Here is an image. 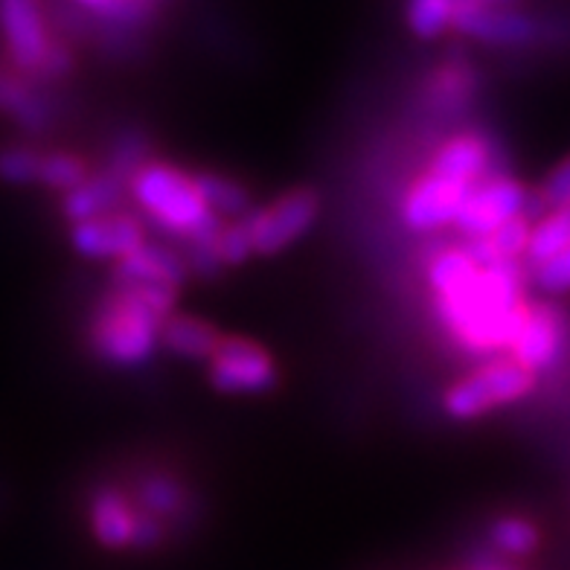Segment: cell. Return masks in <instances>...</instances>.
Instances as JSON below:
<instances>
[{"mask_svg": "<svg viewBox=\"0 0 570 570\" xmlns=\"http://www.w3.org/2000/svg\"><path fill=\"white\" fill-rule=\"evenodd\" d=\"M524 271L515 263L483 268L465 292L440 301V315L465 346L472 350H503L515 344V335L527 317Z\"/></svg>", "mask_w": 570, "mask_h": 570, "instance_id": "obj_1", "label": "cell"}, {"mask_svg": "<svg viewBox=\"0 0 570 570\" xmlns=\"http://www.w3.org/2000/svg\"><path fill=\"white\" fill-rule=\"evenodd\" d=\"M173 288H120L102 306L94 326V346L111 364L135 367L158 350L164 323L173 317Z\"/></svg>", "mask_w": 570, "mask_h": 570, "instance_id": "obj_2", "label": "cell"}, {"mask_svg": "<svg viewBox=\"0 0 570 570\" xmlns=\"http://www.w3.org/2000/svg\"><path fill=\"white\" fill-rule=\"evenodd\" d=\"M131 193L142 210L169 233H180L189 242L218 239L222 233L218 216H213L198 193L196 178H187L173 166H140V173L131 178Z\"/></svg>", "mask_w": 570, "mask_h": 570, "instance_id": "obj_3", "label": "cell"}, {"mask_svg": "<svg viewBox=\"0 0 570 570\" xmlns=\"http://www.w3.org/2000/svg\"><path fill=\"white\" fill-rule=\"evenodd\" d=\"M533 391V373L518 361H495L460 379L443 399L451 420H474L492 407L510 405Z\"/></svg>", "mask_w": 570, "mask_h": 570, "instance_id": "obj_4", "label": "cell"}, {"mask_svg": "<svg viewBox=\"0 0 570 570\" xmlns=\"http://www.w3.org/2000/svg\"><path fill=\"white\" fill-rule=\"evenodd\" d=\"M530 207H539V204L518 180L495 175V178L483 180L469 193L454 225L469 242L483 239V236L501 230L503 225H510L515 218H527L524 213Z\"/></svg>", "mask_w": 570, "mask_h": 570, "instance_id": "obj_5", "label": "cell"}, {"mask_svg": "<svg viewBox=\"0 0 570 570\" xmlns=\"http://www.w3.org/2000/svg\"><path fill=\"white\" fill-rule=\"evenodd\" d=\"M321 202L312 189H292L265 210L250 213V233H254V250L259 256L279 254L297 242L308 227L315 225Z\"/></svg>", "mask_w": 570, "mask_h": 570, "instance_id": "obj_6", "label": "cell"}, {"mask_svg": "<svg viewBox=\"0 0 570 570\" xmlns=\"http://www.w3.org/2000/svg\"><path fill=\"white\" fill-rule=\"evenodd\" d=\"M210 382L216 391L230 396L265 393L277 384V370L271 355L254 341L225 338L210 358Z\"/></svg>", "mask_w": 570, "mask_h": 570, "instance_id": "obj_7", "label": "cell"}, {"mask_svg": "<svg viewBox=\"0 0 570 570\" xmlns=\"http://www.w3.org/2000/svg\"><path fill=\"white\" fill-rule=\"evenodd\" d=\"M472 189L474 187H465V184H458V180H445L440 175L428 173L407 193L405 207H402L405 225L420 233L454 225Z\"/></svg>", "mask_w": 570, "mask_h": 570, "instance_id": "obj_8", "label": "cell"}, {"mask_svg": "<svg viewBox=\"0 0 570 570\" xmlns=\"http://www.w3.org/2000/svg\"><path fill=\"white\" fill-rule=\"evenodd\" d=\"M70 242L88 259H117V263H122L126 256L146 245L140 222L128 213H108V216L73 225Z\"/></svg>", "mask_w": 570, "mask_h": 570, "instance_id": "obj_9", "label": "cell"}, {"mask_svg": "<svg viewBox=\"0 0 570 570\" xmlns=\"http://www.w3.org/2000/svg\"><path fill=\"white\" fill-rule=\"evenodd\" d=\"M564 344V317L562 312L550 303L527 308V317L512 344V361L521 367L535 373V370H548Z\"/></svg>", "mask_w": 570, "mask_h": 570, "instance_id": "obj_10", "label": "cell"}, {"mask_svg": "<svg viewBox=\"0 0 570 570\" xmlns=\"http://www.w3.org/2000/svg\"><path fill=\"white\" fill-rule=\"evenodd\" d=\"M0 30L7 38L12 61L23 70H38L45 65L50 53V41H47L45 18L41 9L30 0H7L0 3Z\"/></svg>", "mask_w": 570, "mask_h": 570, "instance_id": "obj_11", "label": "cell"}, {"mask_svg": "<svg viewBox=\"0 0 570 570\" xmlns=\"http://www.w3.org/2000/svg\"><path fill=\"white\" fill-rule=\"evenodd\" d=\"M454 30L465 36L481 38L489 45H518L533 32V23L527 21L518 9L503 3H454Z\"/></svg>", "mask_w": 570, "mask_h": 570, "instance_id": "obj_12", "label": "cell"}, {"mask_svg": "<svg viewBox=\"0 0 570 570\" xmlns=\"http://www.w3.org/2000/svg\"><path fill=\"white\" fill-rule=\"evenodd\" d=\"M184 277H187L184 259L160 245H142L114 268V283L120 288H173L178 292Z\"/></svg>", "mask_w": 570, "mask_h": 570, "instance_id": "obj_13", "label": "cell"}, {"mask_svg": "<svg viewBox=\"0 0 570 570\" xmlns=\"http://www.w3.org/2000/svg\"><path fill=\"white\" fill-rule=\"evenodd\" d=\"M489 166V146L474 135L454 137L436 151L431 173L445 180H458L465 187H478V180L487 175Z\"/></svg>", "mask_w": 570, "mask_h": 570, "instance_id": "obj_14", "label": "cell"}, {"mask_svg": "<svg viewBox=\"0 0 570 570\" xmlns=\"http://www.w3.org/2000/svg\"><path fill=\"white\" fill-rule=\"evenodd\" d=\"M140 515L117 492H99L90 503V527L106 548H135Z\"/></svg>", "mask_w": 570, "mask_h": 570, "instance_id": "obj_15", "label": "cell"}, {"mask_svg": "<svg viewBox=\"0 0 570 570\" xmlns=\"http://www.w3.org/2000/svg\"><path fill=\"white\" fill-rule=\"evenodd\" d=\"M120 196L122 175L108 169V173L94 175V178L85 180L82 187L68 193V196H65V204H61V210H65V216H68L73 225H82V222H90V218L114 213V204L120 202Z\"/></svg>", "mask_w": 570, "mask_h": 570, "instance_id": "obj_16", "label": "cell"}, {"mask_svg": "<svg viewBox=\"0 0 570 570\" xmlns=\"http://www.w3.org/2000/svg\"><path fill=\"white\" fill-rule=\"evenodd\" d=\"M530 222L527 218H515L510 225H503L501 230L489 233L483 239H472L463 248V254L472 259L478 268H492V265L501 263H515L518 256L527 254V245H530Z\"/></svg>", "mask_w": 570, "mask_h": 570, "instance_id": "obj_17", "label": "cell"}, {"mask_svg": "<svg viewBox=\"0 0 570 570\" xmlns=\"http://www.w3.org/2000/svg\"><path fill=\"white\" fill-rule=\"evenodd\" d=\"M160 341L169 353L180 355V358H213L218 344L225 338H218V332L213 330L210 323L193 315H173L164 323Z\"/></svg>", "mask_w": 570, "mask_h": 570, "instance_id": "obj_18", "label": "cell"}, {"mask_svg": "<svg viewBox=\"0 0 570 570\" xmlns=\"http://www.w3.org/2000/svg\"><path fill=\"white\" fill-rule=\"evenodd\" d=\"M570 248V207L556 210L544 216L530 233V245H527V259L530 268H541L550 259L562 256Z\"/></svg>", "mask_w": 570, "mask_h": 570, "instance_id": "obj_19", "label": "cell"}, {"mask_svg": "<svg viewBox=\"0 0 570 570\" xmlns=\"http://www.w3.org/2000/svg\"><path fill=\"white\" fill-rule=\"evenodd\" d=\"M196 187L202 193V198L207 202L213 216H230L233 222L236 218H245L250 210V196L248 189L236 184L230 178H222V175L202 173L196 175Z\"/></svg>", "mask_w": 570, "mask_h": 570, "instance_id": "obj_20", "label": "cell"}, {"mask_svg": "<svg viewBox=\"0 0 570 570\" xmlns=\"http://www.w3.org/2000/svg\"><path fill=\"white\" fill-rule=\"evenodd\" d=\"M478 265L463 254V250H449V254H440L428 268V279H431V288L436 292L440 301L445 297H454V294L465 292L474 279L481 277Z\"/></svg>", "mask_w": 570, "mask_h": 570, "instance_id": "obj_21", "label": "cell"}, {"mask_svg": "<svg viewBox=\"0 0 570 570\" xmlns=\"http://www.w3.org/2000/svg\"><path fill=\"white\" fill-rule=\"evenodd\" d=\"M0 111L12 114L27 128H41L47 120L45 102L30 88H23L18 79L3 73H0Z\"/></svg>", "mask_w": 570, "mask_h": 570, "instance_id": "obj_22", "label": "cell"}, {"mask_svg": "<svg viewBox=\"0 0 570 570\" xmlns=\"http://www.w3.org/2000/svg\"><path fill=\"white\" fill-rule=\"evenodd\" d=\"M405 21L413 36L436 38L440 32L454 27V3H449V0H420V3L407 7Z\"/></svg>", "mask_w": 570, "mask_h": 570, "instance_id": "obj_23", "label": "cell"}, {"mask_svg": "<svg viewBox=\"0 0 570 570\" xmlns=\"http://www.w3.org/2000/svg\"><path fill=\"white\" fill-rule=\"evenodd\" d=\"M88 180V166L68 151H53L41 160V184L61 193H73Z\"/></svg>", "mask_w": 570, "mask_h": 570, "instance_id": "obj_24", "label": "cell"}, {"mask_svg": "<svg viewBox=\"0 0 570 570\" xmlns=\"http://www.w3.org/2000/svg\"><path fill=\"white\" fill-rule=\"evenodd\" d=\"M492 541H495V548L503 550V553L512 556H524L539 544V533H535V527L524 518H501L492 527Z\"/></svg>", "mask_w": 570, "mask_h": 570, "instance_id": "obj_25", "label": "cell"}, {"mask_svg": "<svg viewBox=\"0 0 570 570\" xmlns=\"http://www.w3.org/2000/svg\"><path fill=\"white\" fill-rule=\"evenodd\" d=\"M248 216L236 218L230 227H222V233H218V254H222V263L225 265H239L256 254Z\"/></svg>", "mask_w": 570, "mask_h": 570, "instance_id": "obj_26", "label": "cell"}, {"mask_svg": "<svg viewBox=\"0 0 570 570\" xmlns=\"http://www.w3.org/2000/svg\"><path fill=\"white\" fill-rule=\"evenodd\" d=\"M82 9L88 16H97L102 21H114L120 23V27H131V23L142 21L146 16L155 12V3H140V0H88L82 3Z\"/></svg>", "mask_w": 570, "mask_h": 570, "instance_id": "obj_27", "label": "cell"}, {"mask_svg": "<svg viewBox=\"0 0 570 570\" xmlns=\"http://www.w3.org/2000/svg\"><path fill=\"white\" fill-rule=\"evenodd\" d=\"M41 155L30 149H3L0 151V178L9 180V184H32V180H41Z\"/></svg>", "mask_w": 570, "mask_h": 570, "instance_id": "obj_28", "label": "cell"}, {"mask_svg": "<svg viewBox=\"0 0 570 570\" xmlns=\"http://www.w3.org/2000/svg\"><path fill=\"white\" fill-rule=\"evenodd\" d=\"M140 501L149 510V515H173L184 495H180L178 483H173L169 478H149L140 487Z\"/></svg>", "mask_w": 570, "mask_h": 570, "instance_id": "obj_29", "label": "cell"}, {"mask_svg": "<svg viewBox=\"0 0 570 570\" xmlns=\"http://www.w3.org/2000/svg\"><path fill=\"white\" fill-rule=\"evenodd\" d=\"M533 279L541 292H550V294L570 292V248L564 250L562 256L550 259L548 265L533 268Z\"/></svg>", "mask_w": 570, "mask_h": 570, "instance_id": "obj_30", "label": "cell"}, {"mask_svg": "<svg viewBox=\"0 0 570 570\" xmlns=\"http://www.w3.org/2000/svg\"><path fill=\"white\" fill-rule=\"evenodd\" d=\"M541 204L550 207V213L570 207V158L548 175L544 187H541Z\"/></svg>", "mask_w": 570, "mask_h": 570, "instance_id": "obj_31", "label": "cell"}, {"mask_svg": "<svg viewBox=\"0 0 570 570\" xmlns=\"http://www.w3.org/2000/svg\"><path fill=\"white\" fill-rule=\"evenodd\" d=\"M160 541V524L158 518L149 515V512H142L140 524H137V539L135 548H151V544H158Z\"/></svg>", "mask_w": 570, "mask_h": 570, "instance_id": "obj_32", "label": "cell"}, {"mask_svg": "<svg viewBox=\"0 0 570 570\" xmlns=\"http://www.w3.org/2000/svg\"><path fill=\"white\" fill-rule=\"evenodd\" d=\"M70 68V56H68V50H61V47H50V53H47V59H45V65H41V73H47V76H59V73H65V70Z\"/></svg>", "mask_w": 570, "mask_h": 570, "instance_id": "obj_33", "label": "cell"}, {"mask_svg": "<svg viewBox=\"0 0 570 570\" xmlns=\"http://www.w3.org/2000/svg\"><path fill=\"white\" fill-rule=\"evenodd\" d=\"M478 570H503V568H498V564H478Z\"/></svg>", "mask_w": 570, "mask_h": 570, "instance_id": "obj_34", "label": "cell"}]
</instances>
